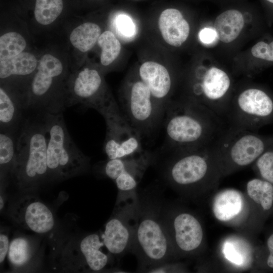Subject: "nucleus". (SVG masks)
I'll return each mask as SVG.
<instances>
[{
  "label": "nucleus",
  "instance_id": "obj_11",
  "mask_svg": "<svg viewBox=\"0 0 273 273\" xmlns=\"http://www.w3.org/2000/svg\"><path fill=\"white\" fill-rule=\"evenodd\" d=\"M139 206V197L116 202L113 213L101 234L105 247L111 255L120 258L131 252Z\"/></svg>",
  "mask_w": 273,
  "mask_h": 273
},
{
  "label": "nucleus",
  "instance_id": "obj_3",
  "mask_svg": "<svg viewBox=\"0 0 273 273\" xmlns=\"http://www.w3.org/2000/svg\"><path fill=\"white\" fill-rule=\"evenodd\" d=\"M48 140L44 114L32 113L24 117L17 136L16 159L11 175L22 190H33L50 179Z\"/></svg>",
  "mask_w": 273,
  "mask_h": 273
},
{
  "label": "nucleus",
  "instance_id": "obj_7",
  "mask_svg": "<svg viewBox=\"0 0 273 273\" xmlns=\"http://www.w3.org/2000/svg\"><path fill=\"white\" fill-rule=\"evenodd\" d=\"M81 104L94 109L104 118L106 125L127 122L106 89L100 73L85 67L71 74L68 82V107Z\"/></svg>",
  "mask_w": 273,
  "mask_h": 273
},
{
  "label": "nucleus",
  "instance_id": "obj_34",
  "mask_svg": "<svg viewBox=\"0 0 273 273\" xmlns=\"http://www.w3.org/2000/svg\"><path fill=\"white\" fill-rule=\"evenodd\" d=\"M224 252L228 259L237 264H242L245 260L244 257L246 256L242 255V251H241V249L236 247L234 243L228 242L225 244Z\"/></svg>",
  "mask_w": 273,
  "mask_h": 273
},
{
  "label": "nucleus",
  "instance_id": "obj_32",
  "mask_svg": "<svg viewBox=\"0 0 273 273\" xmlns=\"http://www.w3.org/2000/svg\"><path fill=\"white\" fill-rule=\"evenodd\" d=\"M255 163L260 177L273 184V143Z\"/></svg>",
  "mask_w": 273,
  "mask_h": 273
},
{
  "label": "nucleus",
  "instance_id": "obj_19",
  "mask_svg": "<svg viewBox=\"0 0 273 273\" xmlns=\"http://www.w3.org/2000/svg\"><path fill=\"white\" fill-rule=\"evenodd\" d=\"M154 160V155L146 151L133 157L108 159L103 165L101 172L114 180L125 172L132 173L143 177L148 167L153 164Z\"/></svg>",
  "mask_w": 273,
  "mask_h": 273
},
{
  "label": "nucleus",
  "instance_id": "obj_22",
  "mask_svg": "<svg viewBox=\"0 0 273 273\" xmlns=\"http://www.w3.org/2000/svg\"><path fill=\"white\" fill-rule=\"evenodd\" d=\"M243 199L241 194L234 190L220 192L215 197L212 210L216 219L227 221L234 218L241 211Z\"/></svg>",
  "mask_w": 273,
  "mask_h": 273
},
{
  "label": "nucleus",
  "instance_id": "obj_18",
  "mask_svg": "<svg viewBox=\"0 0 273 273\" xmlns=\"http://www.w3.org/2000/svg\"><path fill=\"white\" fill-rule=\"evenodd\" d=\"M25 112L20 98L7 87H0L1 130L16 134L24 119Z\"/></svg>",
  "mask_w": 273,
  "mask_h": 273
},
{
  "label": "nucleus",
  "instance_id": "obj_10",
  "mask_svg": "<svg viewBox=\"0 0 273 273\" xmlns=\"http://www.w3.org/2000/svg\"><path fill=\"white\" fill-rule=\"evenodd\" d=\"M233 90L230 74L220 67L210 65L197 72L191 95L184 99L206 107L225 121Z\"/></svg>",
  "mask_w": 273,
  "mask_h": 273
},
{
  "label": "nucleus",
  "instance_id": "obj_1",
  "mask_svg": "<svg viewBox=\"0 0 273 273\" xmlns=\"http://www.w3.org/2000/svg\"><path fill=\"white\" fill-rule=\"evenodd\" d=\"M164 116L166 150L213 146L228 127L222 118L209 109L186 99L169 101Z\"/></svg>",
  "mask_w": 273,
  "mask_h": 273
},
{
  "label": "nucleus",
  "instance_id": "obj_6",
  "mask_svg": "<svg viewBox=\"0 0 273 273\" xmlns=\"http://www.w3.org/2000/svg\"><path fill=\"white\" fill-rule=\"evenodd\" d=\"M44 115L48 132L47 160L50 179H66L86 171L90 159L70 136L63 112Z\"/></svg>",
  "mask_w": 273,
  "mask_h": 273
},
{
  "label": "nucleus",
  "instance_id": "obj_17",
  "mask_svg": "<svg viewBox=\"0 0 273 273\" xmlns=\"http://www.w3.org/2000/svg\"><path fill=\"white\" fill-rule=\"evenodd\" d=\"M158 26L164 40L170 46L178 47L188 39L190 25L180 12L175 9H167L161 14Z\"/></svg>",
  "mask_w": 273,
  "mask_h": 273
},
{
  "label": "nucleus",
  "instance_id": "obj_25",
  "mask_svg": "<svg viewBox=\"0 0 273 273\" xmlns=\"http://www.w3.org/2000/svg\"><path fill=\"white\" fill-rule=\"evenodd\" d=\"M17 136L15 133L1 130L0 165L1 173L11 176L16 155Z\"/></svg>",
  "mask_w": 273,
  "mask_h": 273
},
{
  "label": "nucleus",
  "instance_id": "obj_28",
  "mask_svg": "<svg viewBox=\"0 0 273 273\" xmlns=\"http://www.w3.org/2000/svg\"><path fill=\"white\" fill-rule=\"evenodd\" d=\"M27 41L24 36L18 32L10 31L0 37V60L14 57L26 51Z\"/></svg>",
  "mask_w": 273,
  "mask_h": 273
},
{
  "label": "nucleus",
  "instance_id": "obj_13",
  "mask_svg": "<svg viewBox=\"0 0 273 273\" xmlns=\"http://www.w3.org/2000/svg\"><path fill=\"white\" fill-rule=\"evenodd\" d=\"M162 217L174 256L177 252L193 253L199 248L203 232L196 216L188 211L174 208L165 201Z\"/></svg>",
  "mask_w": 273,
  "mask_h": 273
},
{
  "label": "nucleus",
  "instance_id": "obj_38",
  "mask_svg": "<svg viewBox=\"0 0 273 273\" xmlns=\"http://www.w3.org/2000/svg\"><path fill=\"white\" fill-rule=\"evenodd\" d=\"M267 5L270 11V17L268 23L271 24L273 21V0H263Z\"/></svg>",
  "mask_w": 273,
  "mask_h": 273
},
{
  "label": "nucleus",
  "instance_id": "obj_33",
  "mask_svg": "<svg viewBox=\"0 0 273 273\" xmlns=\"http://www.w3.org/2000/svg\"><path fill=\"white\" fill-rule=\"evenodd\" d=\"M115 25L119 33L126 37H131L135 33V27L131 19L125 15L118 16Z\"/></svg>",
  "mask_w": 273,
  "mask_h": 273
},
{
  "label": "nucleus",
  "instance_id": "obj_9",
  "mask_svg": "<svg viewBox=\"0 0 273 273\" xmlns=\"http://www.w3.org/2000/svg\"><path fill=\"white\" fill-rule=\"evenodd\" d=\"M273 143V136L228 126L214 145L221 174L254 162Z\"/></svg>",
  "mask_w": 273,
  "mask_h": 273
},
{
  "label": "nucleus",
  "instance_id": "obj_2",
  "mask_svg": "<svg viewBox=\"0 0 273 273\" xmlns=\"http://www.w3.org/2000/svg\"><path fill=\"white\" fill-rule=\"evenodd\" d=\"M161 190L151 186L138 192L139 211L131 253L136 257L140 272L174 256L163 219L165 200Z\"/></svg>",
  "mask_w": 273,
  "mask_h": 273
},
{
  "label": "nucleus",
  "instance_id": "obj_24",
  "mask_svg": "<svg viewBox=\"0 0 273 273\" xmlns=\"http://www.w3.org/2000/svg\"><path fill=\"white\" fill-rule=\"evenodd\" d=\"M249 197L260 204L263 210H269L273 204V184L262 178H254L246 186Z\"/></svg>",
  "mask_w": 273,
  "mask_h": 273
},
{
  "label": "nucleus",
  "instance_id": "obj_39",
  "mask_svg": "<svg viewBox=\"0 0 273 273\" xmlns=\"http://www.w3.org/2000/svg\"><path fill=\"white\" fill-rule=\"evenodd\" d=\"M4 206V201L3 197L2 196V195H1L0 196V209L2 210Z\"/></svg>",
  "mask_w": 273,
  "mask_h": 273
},
{
  "label": "nucleus",
  "instance_id": "obj_14",
  "mask_svg": "<svg viewBox=\"0 0 273 273\" xmlns=\"http://www.w3.org/2000/svg\"><path fill=\"white\" fill-rule=\"evenodd\" d=\"M12 219L23 229L37 234H45L54 228L55 220L51 210L37 198L27 196L11 207Z\"/></svg>",
  "mask_w": 273,
  "mask_h": 273
},
{
  "label": "nucleus",
  "instance_id": "obj_37",
  "mask_svg": "<svg viewBox=\"0 0 273 273\" xmlns=\"http://www.w3.org/2000/svg\"><path fill=\"white\" fill-rule=\"evenodd\" d=\"M267 246L269 254L267 259V264L271 268H273V234L267 240Z\"/></svg>",
  "mask_w": 273,
  "mask_h": 273
},
{
  "label": "nucleus",
  "instance_id": "obj_35",
  "mask_svg": "<svg viewBox=\"0 0 273 273\" xmlns=\"http://www.w3.org/2000/svg\"><path fill=\"white\" fill-rule=\"evenodd\" d=\"M8 234L1 231L0 234V262L2 263L7 256L10 246Z\"/></svg>",
  "mask_w": 273,
  "mask_h": 273
},
{
  "label": "nucleus",
  "instance_id": "obj_16",
  "mask_svg": "<svg viewBox=\"0 0 273 273\" xmlns=\"http://www.w3.org/2000/svg\"><path fill=\"white\" fill-rule=\"evenodd\" d=\"M139 76L149 88L158 105L164 112L167 98L172 88L171 75L163 65L153 61L144 63L140 67Z\"/></svg>",
  "mask_w": 273,
  "mask_h": 273
},
{
  "label": "nucleus",
  "instance_id": "obj_26",
  "mask_svg": "<svg viewBox=\"0 0 273 273\" xmlns=\"http://www.w3.org/2000/svg\"><path fill=\"white\" fill-rule=\"evenodd\" d=\"M33 252V247L30 240L19 236L11 241L7 256L10 264L18 267L23 266L30 260Z\"/></svg>",
  "mask_w": 273,
  "mask_h": 273
},
{
  "label": "nucleus",
  "instance_id": "obj_5",
  "mask_svg": "<svg viewBox=\"0 0 273 273\" xmlns=\"http://www.w3.org/2000/svg\"><path fill=\"white\" fill-rule=\"evenodd\" d=\"M70 75L58 56L52 53L42 55L25 98V112L44 114L63 112L68 107Z\"/></svg>",
  "mask_w": 273,
  "mask_h": 273
},
{
  "label": "nucleus",
  "instance_id": "obj_12",
  "mask_svg": "<svg viewBox=\"0 0 273 273\" xmlns=\"http://www.w3.org/2000/svg\"><path fill=\"white\" fill-rule=\"evenodd\" d=\"M123 105L125 117L142 138L153 133L164 116L149 88L141 79L131 83Z\"/></svg>",
  "mask_w": 273,
  "mask_h": 273
},
{
  "label": "nucleus",
  "instance_id": "obj_8",
  "mask_svg": "<svg viewBox=\"0 0 273 273\" xmlns=\"http://www.w3.org/2000/svg\"><path fill=\"white\" fill-rule=\"evenodd\" d=\"M228 126L255 131L273 122V94L257 85L233 90L225 117Z\"/></svg>",
  "mask_w": 273,
  "mask_h": 273
},
{
  "label": "nucleus",
  "instance_id": "obj_30",
  "mask_svg": "<svg viewBox=\"0 0 273 273\" xmlns=\"http://www.w3.org/2000/svg\"><path fill=\"white\" fill-rule=\"evenodd\" d=\"M142 177L130 172L120 174L115 180L118 189L116 202L138 198L137 186Z\"/></svg>",
  "mask_w": 273,
  "mask_h": 273
},
{
  "label": "nucleus",
  "instance_id": "obj_27",
  "mask_svg": "<svg viewBox=\"0 0 273 273\" xmlns=\"http://www.w3.org/2000/svg\"><path fill=\"white\" fill-rule=\"evenodd\" d=\"M63 9V0H36L35 19L41 25H50L61 15Z\"/></svg>",
  "mask_w": 273,
  "mask_h": 273
},
{
  "label": "nucleus",
  "instance_id": "obj_20",
  "mask_svg": "<svg viewBox=\"0 0 273 273\" xmlns=\"http://www.w3.org/2000/svg\"><path fill=\"white\" fill-rule=\"evenodd\" d=\"M105 247L101 234H88L84 237L79 245L81 265L92 271L103 270L110 262L109 256L102 250Z\"/></svg>",
  "mask_w": 273,
  "mask_h": 273
},
{
  "label": "nucleus",
  "instance_id": "obj_36",
  "mask_svg": "<svg viewBox=\"0 0 273 273\" xmlns=\"http://www.w3.org/2000/svg\"><path fill=\"white\" fill-rule=\"evenodd\" d=\"M199 38L203 43L209 44L217 38V35L214 29L206 27L200 31Z\"/></svg>",
  "mask_w": 273,
  "mask_h": 273
},
{
  "label": "nucleus",
  "instance_id": "obj_23",
  "mask_svg": "<svg viewBox=\"0 0 273 273\" xmlns=\"http://www.w3.org/2000/svg\"><path fill=\"white\" fill-rule=\"evenodd\" d=\"M101 33L99 25L95 23L86 22L72 30L69 40L74 50L81 53H85L97 43Z\"/></svg>",
  "mask_w": 273,
  "mask_h": 273
},
{
  "label": "nucleus",
  "instance_id": "obj_4",
  "mask_svg": "<svg viewBox=\"0 0 273 273\" xmlns=\"http://www.w3.org/2000/svg\"><path fill=\"white\" fill-rule=\"evenodd\" d=\"M166 152L168 155L158 164L159 172L165 183L177 190L192 192L222 174L214 145Z\"/></svg>",
  "mask_w": 273,
  "mask_h": 273
},
{
  "label": "nucleus",
  "instance_id": "obj_15",
  "mask_svg": "<svg viewBox=\"0 0 273 273\" xmlns=\"http://www.w3.org/2000/svg\"><path fill=\"white\" fill-rule=\"evenodd\" d=\"M142 136L129 123L107 126L104 151L108 159L130 157L142 153Z\"/></svg>",
  "mask_w": 273,
  "mask_h": 273
},
{
  "label": "nucleus",
  "instance_id": "obj_31",
  "mask_svg": "<svg viewBox=\"0 0 273 273\" xmlns=\"http://www.w3.org/2000/svg\"><path fill=\"white\" fill-rule=\"evenodd\" d=\"M250 53L258 68L273 65V37L264 36L252 47Z\"/></svg>",
  "mask_w": 273,
  "mask_h": 273
},
{
  "label": "nucleus",
  "instance_id": "obj_29",
  "mask_svg": "<svg viewBox=\"0 0 273 273\" xmlns=\"http://www.w3.org/2000/svg\"><path fill=\"white\" fill-rule=\"evenodd\" d=\"M97 44L101 49L100 62L104 66L111 64L119 56L121 46L115 34L106 30L100 36Z\"/></svg>",
  "mask_w": 273,
  "mask_h": 273
},
{
  "label": "nucleus",
  "instance_id": "obj_21",
  "mask_svg": "<svg viewBox=\"0 0 273 273\" xmlns=\"http://www.w3.org/2000/svg\"><path fill=\"white\" fill-rule=\"evenodd\" d=\"M245 24V19L242 12L236 9H230L217 16L214 22L213 29L220 41L229 43L239 36Z\"/></svg>",
  "mask_w": 273,
  "mask_h": 273
}]
</instances>
